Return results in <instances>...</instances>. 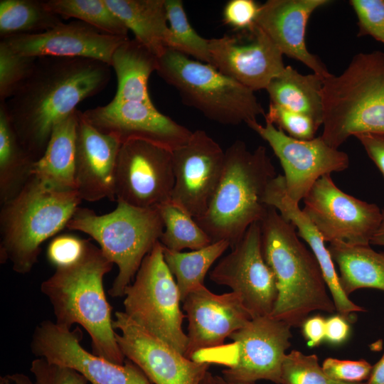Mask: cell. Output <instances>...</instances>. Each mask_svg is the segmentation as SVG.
<instances>
[{"instance_id": "cell-17", "label": "cell", "mask_w": 384, "mask_h": 384, "mask_svg": "<svg viewBox=\"0 0 384 384\" xmlns=\"http://www.w3.org/2000/svg\"><path fill=\"white\" fill-rule=\"evenodd\" d=\"M114 316L112 325L120 332L116 340L122 353L152 384H201L210 364L187 358L124 311H116Z\"/></svg>"}, {"instance_id": "cell-43", "label": "cell", "mask_w": 384, "mask_h": 384, "mask_svg": "<svg viewBox=\"0 0 384 384\" xmlns=\"http://www.w3.org/2000/svg\"><path fill=\"white\" fill-rule=\"evenodd\" d=\"M260 6L253 0H230L224 6L223 21L237 31L250 30L255 24Z\"/></svg>"}, {"instance_id": "cell-28", "label": "cell", "mask_w": 384, "mask_h": 384, "mask_svg": "<svg viewBox=\"0 0 384 384\" xmlns=\"http://www.w3.org/2000/svg\"><path fill=\"white\" fill-rule=\"evenodd\" d=\"M134 38L158 58L166 50L168 21L165 0H104Z\"/></svg>"}, {"instance_id": "cell-6", "label": "cell", "mask_w": 384, "mask_h": 384, "mask_svg": "<svg viewBox=\"0 0 384 384\" xmlns=\"http://www.w3.org/2000/svg\"><path fill=\"white\" fill-rule=\"evenodd\" d=\"M82 200L77 191L49 188L31 176L20 193L1 205L0 260L25 274L38 261L41 245L66 228Z\"/></svg>"}, {"instance_id": "cell-49", "label": "cell", "mask_w": 384, "mask_h": 384, "mask_svg": "<svg viewBox=\"0 0 384 384\" xmlns=\"http://www.w3.org/2000/svg\"><path fill=\"white\" fill-rule=\"evenodd\" d=\"M370 244L384 246V208L382 209V220L370 240Z\"/></svg>"}, {"instance_id": "cell-24", "label": "cell", "mask_w": 384, "mask_h": 384, "mask_svg": "<svg viewBox=\"0 0 384 384\" xmlns=\"http://www.w3.org/2000/svg\"><path fill=\"white\" fill-rule=\"evenodd\" d=\"M264 202L269 206L275 208L282 217L291 223L298 230V235L304 239L310 247L321 270L322 275L333 299L336 311L348 319L356 312L366 310L353 302L343 291L335 269V264L331 254L326 247L322 237L299 207L287 196L283 175H277L270 183Z\"/></svg>"}, {"instance_id": "cell-1", "label": "cell", "mask_w": 384, "mask_h": 384, "mask_svg": "<svg viewBox=\"0 0 384 384\" xmlns=\"http://www.w3.org/2000/svg\"><path fill=\"white\" fill-rule=\"evenodd\" d=\"M110 80L111 66L97 60L36 58L28 79L2 102L19 142L34 161L43 156L55 126Z\"/></svg>"}, {"instance_id": "cell-29", "label": "cell", "mask_w": 384, "mask_h": 384, "mask_svg": "<svg viewBox=\"0 0 384 384\" xmlns=\"http://www.w3.org/2000/svg\"><path fill=\"white\" fill-rule=\"evenodd\" d=\"M323 80L315 73L303 75L288 65L265 89L270 102L309 116L322 125Z\"/></svg>"}, {"instance_id": "cell-7", "label": "cell", "mask_w": 384, "mask_h": 384, "mask_svg": "<svg viewBox=\"0 0 384 384\" xmlns=\"http://www.w3.org/2000/svg\"><path fill=\"white\" fill-rule=\"evenodd\" d=\"M156 72L176 89L183 104L217 123L247 125L265 115L254 91L208 63L166 48Z\"/></svg>"}, {"instance_id": "cell-50", "label": "cell", "mask_w": 384, "mask_h": 384, "mask_svg": "<svg viewBox=\"0 0 384 384\" xmlns=\"http://www.w3.org/2000/svg\"><path fill=\"white\" fill-rule=\"evenodd\" d=\"M216 384H255V383L235 382L225 380L221 375H215Z\"/></svg>"}, {"instance_id": "cell-22", "label": "cell", "mask_w": 384, "mask_h": 384, "mask_svg": "<svg viewBox=\"0 0 384 384\" xmlns=\"http://www.w3.org/2000/svg\"><path fill=\"white\" fill-rule=\"evenodd\" d=\"M121 142L87 122L78 111L75 139V180L82 200L114 201L115 169Z\"/></svg>"}, {"instance_id": "cell-27", "label": "cell", "mask_w": 384, "mask_h": 384, "mask_svg": "<svg viewBox=\"0 0 384 384\" xmlns=\"http://www.w3.org/2000/svg\"><path fill=\"white\" fill-rule=\"evenodd\" d=\"M328 250L338 266L339 283L347 296L361 288L384 291V252H376L370 245L341 242H331Z\"/></svg>"}, {"instance_id": "cell-31", "label": "cell", "mask_w": 384, "mask_h": 384, "mask_svg": "<svg viewBox=\"0 0 384 384\" xmlns=\"http://www.w3.org/2000/svg\"><path fill=\"white\" fill-rule=\"evenodd\" d=\"M229 247V242L225 240L186 252L163 247L164 260L176 279L181 302L189 293L204 285L208 271Z\"/></svg>"}, {"instance_id": "cell-25", "label": "cell", "mask_w": 384, "mask_h": 384, "mask_svg": "<svg viewBox=\"0 0 384 384\" xmlns=\"http://www.w3.org/2000/svg\"><path fill=\"white\" fill-rule=\"evenodd\" d=\"M78 111L75 110L55 126L43 156L35 161L31 171L32 176L58 191H76L75 162Z\"/></svg>"}, {"instance_id": "cell-37", "label": "cell", "mask_w": 384, "mask_h": 384, "mask_svg": "<svg viewBox=\"0 0 384 384\" xmlns=\"http://www.w3.org/2000/svg\"><path fill=\"white\" fill-rule=\"evenodd\" d=\"M37 58L26 56L0 42V102L12 97L31 74Z\"/></svg>"}, {"instance_id": "cell-35", "label": "cell", "mask_w": 384, "mask_h": 384, "mask_svg": "<svg viewBox=\"0 0 384 384\" xmlns=\"http://www.w3.org/2000/svg\"><path fill=\"white\" fill-rule=\"evenodd\" d=\"M168 31L165 45L169 48L210 64L209 39L200 36L189 23L181 0H165Z\"/></svg>"}, {"instance_id": "cell-4", "label": "cell", "mask_w": 384, "mask_h": 384, "mask_svg": "<svg viewBox=\"0 0 384 384\" xmlns=\"http://www.w3.org/2000/svg\"><path fill=\"white\" fill-rule=\"evenodd\" d=\"M277 175L265 146L250 151L242 140L225 151L223 170L206 212L195 218L212 242L225 240L233 248L269 206L264 196Z\"/></svg>"}, {"instance_id": "cell-14", "label": "cell", "mask_w": 384, "mask_h": 384, "mask_svg": "<svg viewBox=\"0 0 384 384\" xmlns=\"http://www.w3.org/2000/svg\"><path fill=\"white\" fill-rule=\"evenodd\" d=\"M82 337L79 327L66 329L45 320L33 331L31 352L37 358L78 372L91 384H152L131 361L116 364L86 351L80 345Z\"/></svg>"}, {"instance_id": "cell-52", "label": "cell", "mask_w": 384, "mask_h": 384, "mask_svg": "<svg viewBox=\"0 0 384 384\" xmlns=\"http://www.w3.org/2000/svg\"><path fill=\"white\" fill-rule=\"evenodd\" d=\"M0 384H1V383H0Z\"/></svg>"}, {"instance_id": "cell-18", "label": "cell", "mask_w": 384, "mask_h": 384, "mask_svg": "<svg viewBox=\"0 0 384 384\" xmlns=\"http://www.w3.org/2000/svg\"><path fill=\"white\" fill-rule=\"evenodd\" d=\"M210 65L252 91L266 89L285 68L283 54L256 24L209 39Z\"/></svg>"}, {"instance_id": "cell-36", "label": "cell", "mask_w": 384, "mask_h": 384, "mask_svg": "<svg viewBox=\"0 0 384 384\" xmlns=\"http://www.w3.org/2000/svg\"><path fill=\"white\" fill-rule=\"evenodd\" d=\"M282 384H366L346 383L333 380L324 371L314 354L297 350L287 353L282 366Z\"/></svg>"}, {"instance_id": "cell-26", "label": "cell", "mask_w": 384, "mask_h": 384, "mask_svg": "<svg viewBox=\"0 0 384 384\" xmlns=\"http://www.w3.org/2000/svg\"><path fill=\"white\" fill-rule=\"evenodd\" d=\"M158 57L135 38H128L115 50L111 67L116 74L117 86L112 100L116 102H152L148 81L156 71Z\"/></svg>"}, {"instance_id": "cell-34", "label": "cell", "mask_w": 384, "mask_h": 384, "mask_svg": "<svg viewBox=\"0 0 384 384\" xmlns=\"http://www.w3.org/2000/svg\"><path fill=\"white\" fill-rule=\"evenodd\" d=\"M157 208L164 227L159 242L165 248L178 252L185 248L196 250L212 243L196 220L171 201Z\"/></svg>"}, {"instance_id": "cell-42", "label": "cell", "mask_w": 384, "mask_h": 384, "mask_svg": "<svg viewBox=\"0 0 384 384\" xmlns=\"http://www.w3.org/2000/svg\"><path fill=\"white\" fill-rule=\"evenodd\" d=\"M88 241L69 234L58 235L48 246V260L55 267L73 263L82 255Z\"/></svg>"}, {"instance_id": "cell-51", "label": "cell", "mask_w": 384, "mask_h": 384, "mask_svg": "<svg viewBox=\"0 0 384 384\" xmlns=\"http://www.w3.org/2000/svg\"><path fill=\"white\" fill-rule=\"evenodd\" d=\"M201 384H216L215 376L208 371L202 380Z\"/></svg>"}, {"instance_id": "cell-48", "label": "cell", "mask_w": 384, "mask_h": 384, "mask_svg": "<svg viewBox=\"0 0 384 384\" xmlns=\"http://www.w3.org/2000/svg\"><path fill=\"white\" fill-rule=\"evenodd\" d=\"M1 384H34L31 379L23 373H14L1 376Z\"/></svg>"}, {"instance_id": "cell-47", "label": "cell", "mask_w": 384, "mask_h": 384, "mask_svg": "<svg viewBox=\"0 0 384 384\" xmlns=\"http://www.w3.org/2000/svg\"><path fill=\"white\" fill-rule=\"evenodd\" d=\"M366 384H384V353L373 366L371 373Z\"/></svg>"}, {"instance_id": "cell-40", "label": "cell", "mask_w": 384, "mask_h": 384, "mask_svg": "<svg viewBox=\"0 0 384 384\" xmlns=\"http://www.w3.org/2000/svg\"><path fill=\"white\" fill-rule=\"evenodd\" d=\"M321 367L333 380L346 383H364L368 380L373 366L366 360L348 361L327 358Z\"/></svg>"}, {"instance_id": "cell-5", "label": "cell", "mask_w": 384, "mask_h": 384, "mask_svg": "<svg viewBox=\"0 0 384 384\" xmlns=\"http://www.w3.org/2000/svg\"><path fill=\"white\" fill-rule=\"evenodd\" d=\"M321 137L338 149L350 137L384 133V53L355 55L339 75L324 79Z\"/></svg>"}, {"instance_id": "cell-15", "label": "cell", "mask_w": 384, "mask_h": 384, "mask_svg": "<svg viewBox=\"0 0 384 384\" xmlns=\"http://www.w3.org/2000/svg\"><path fill=\"white\" fill-rule=\"evenodd\" d=\"M209 276L213 282L238 294L253 318L271 315L277 289L275 277L263 257L260 221L248 228Z\"/></svg>"}, {"instance_id": "cell-32", "label": "cell", "mask_w": 384, "mask_h": 384, "mask_svg": "<svg viewBox=\"0 0 384 384\" xmlns=\"http://www.w3.org/2000/svg\"><path fill=\"white\" fill-rule=\"evenodd\" d=\"M61 19L48 10L43 1H0L1 39L42 33L63 23Z\"/></svg>"}, {"instance_id": "cell-9", "label": "cell", "mask_w": 384, "mask_h": 384, "mask_svg": "<svg viewBox=\"0 0 384 384\" xmlns=\"http://www.w3.org/2000/svg\"><path fill=\"white\" fill-rule=\"evenodd\" d=\"M124 296V312L133 321L184 355L188 337L182 324L186 316L159 240L144 258Z\"/></svg>"}, {"instance_id": "cell-2", "label": "cell", "mask_w": 384, "mask_h": 384, "mask_svg": "<svg viewBox=\"0 0 384 384\" xmlns=\"http://www.w3.org/2000/svg\"><path fill=\"white\" fill-rule=\"evenodd\" d=\"M113 263L102 250L88 241L82 255L55 272L41 285L55 316V324L70 329L78 324L91 338L92 353L116 364L125 357L116 340L111 313L103 287V278Z\"/></svg>"}, {"instance_id": "cell-39", "label": "cell", "mask_w": 384, "mask_h": 384, "mask_svg": "<svg viewBox=\"0 0 384 384\" xmlns=\"http://www.w3.org/2000/svg\"><path fill=\"white\" fill-rule=\"evenodd\" d=\"M358 19V37L369 36L384 44V0H351Z\"/></svg>"}, {"instance_id": "cell-20", "label": "cell", "mask_w": 384, "mask_h": 384, "mask_svg": "<svg viewBox=\"0 0 384 384\" xmlns=\"http://www.w3.org/2000/svg\"><path fill=\"white\" fill-rule=\"evenodd\" d=\"M182 303L188 321L184 356L191 360L197 353L223 346L226 338L253 318L238 294H215L205 285L189 293Z\"/></svg>"}, {"instance_id": "cell-21", "label": "cell", "mask_w": 384, "mask_h": 384, "mask_svg": "<svg viewBox=\"0 0 384 384\" xmlns=\"http://www.w3.org/2000/svg\"><path fill=\"white\" fill-rule=\"evenodd\" d=\"M128 38L104 33L75 20L42 33L18 35L1 41L26 56L91 58L111 66L114 52Z\"/></svg>"}, {"instance_id": "cell-38", "label": "cell", "mask_w": 384, "mask_h": 384, "mask_svg": "<svg viewBox=\"0 0 384 384\" xmlns=\"http://www.w3.org/2000/svg\"><path fill=\"white\" fill-rule=\"evenodd\" d=\"M265 121L276 124L289 136L299 140H310L319 126L309 116L293 112L273 103H270Z\"/></svg>"}, {"instance_id": "cell-30", "label": "cell", "mask_w": 384, "mask_h": 384, "mask_svg": "<svg viewBox=\"0 0 384 384\" xmlns=\"http://www.w3.org/2000/svg\"><path fill=\"white\" fill-rule=\"evenodd\" d=\"M36 161L23 148L0 104V202L10 201L23 189L31 176Z\"/></svg>"}, {"instance_id": "cell-46", "label": "cell", "mask_w": 384, "mask_h": 384, "mask_svg": "<svg viewBox=\"0 0 384 384\" xmlns=\"http://www.w3.org/2000/svg\"><path fill=\"white\" fill-rule=\"evenodd\" d=\"M344 317L334 316L326 320L325 338L333 344H340L348 336L350 326Z\"/></svg>"}, {"instance_id": "cell-8", "label": "cell", "mask_w": 384, "mask_h": 384, "mask_svg": "<svg viewBox=\"0 0 384 384\" xmlns=\"http://www.w3.org/2000/svg\"><path fill=\"white\" fill-rule=\"evenodd\" d=\"M66 228L92 237L108 260L117 265L118 274L108 292L120 297L164 227L158 208H139L117 201L113 211L100 215L78 208Z\"/></svg>"}, {"instance_id": "cell-44", "label": "cell", "mask_w": 384, "mask_h": 384, "mask_svg": "<svg viewBox=\"0 0 384 384\" xmlns=\"http://www.w3.org/2000/svg\"><path fill=\"white\" fill-rule=\"evenodd\" d=\"M355 137L384 177V133L361 134Z\"/></svg>"}, {"instance_id": "cell-33", "label": "cell", "mask_w": 384, "mask_h": 384, "mask_svg": "<svg viewBox=\"0 0 384 384\" xmlns=\"http://www.w3.org/2000/svg\"><path fill=\"white\" fill-rule=\"evenodd\" d=\"M46 8L62 19L75 18L100 31L127 36L128 29L104 0H46Z\"/></svg>"}, {"instance_id": "cell-41", "label": "cell", "mask_w": 384, "mask_h": 384, "mask_svg": "<svg viewBox=\"0 0 384 384\" xmlns=\"http://www.w3.org/2000/svg\"><path fill=\"white\" fill-rule=\"evenodd\" d=\"M34 384H87V380L78 372L36 358L31 365Z\"/></svg>"}, {"instance_id": "cell-12", "label": "cell", "mask_w": 384, "mask_h": 384, "mask_svg": "<svg viewBox=\"0 0 384 384\" xmlns=\"http://www.w3.org/2000/svg\"><path fill=\"white\" fill-rule=\"evenodd\" d=\"M117 201L139 208L171 201L174 186L172 151L143 139L121 144L115 177Z\"/></svg>"}, {"instance_id": "cell-45", "label": "cell", "mask_w": 384, "mask_h": 384, "mask_svg": "<svg viewBox=\"0 0 384 384\" xmlns=\"http://www.w3.org/2000/svg\"><path fill=\"white\" fill-rule=\"evenodd\" d=\"M302 327L307 344L310 347L319 346L325 338L326 320L321 316L306 319Z\"/></svg>"}, {"instance_id": "cell-19", "label": "cell", "mask_w": 384, "mask_h": 384, "mask_svg": "<svg viewBox=\"0 0 384 384\" xmlns=\"http://www.w3.org/2000/svg\"><path fill=\"white\" fill-rule=\"evenodd\" d=\"M83 119L99 132L117 138L143 139L169 149L185 144L192 132L161 113L152 102H116L82 112Z\"/></svg>"}, {"instance_id": "cell-13", "label": "cell", "mask_w": 384, "mask_h": 384, "mask_svg": "<svg viewBox=\"0 0 384 384\" xmlns=\"http://www.w3.org/2000/svg\"><path fill=\"white\" fill-rule=\"evenodd\" d=\"M256 122L247 126L268 143L284 171L285 190L299 204L322 176L346 170L349 166L346 153L327 144L320 137L310 140L294 139L272 123Z\"/></svg>"}, {"instance_id": "cell-10", "label": "cell", "mask_w": 384, "mask_h": 384, "mask_svg": "<svg viewBox=\"0 0 384 384\" xmlns=\"http://www.w3.org/2000/svg\"><path fill=\"white\" fill-rule=\"evenodd\" d=\"M291 326L271 316H256L233 332L231 344L194 355L192 360L224 365L227 380L282 384V366L292 336Z\"/></svg>"}, {"instance_id": "cell-11", "label": "cell", "mask_w": 384, "mask_h": 384, "mask_svg": "<svg viewBox=\"0 0 384 384\" xmlns=\"http://www.w3.org/2000/svg\"><path fill=\"white\" fill-rule=\"evenodd\" d=\"M303 200V212L329 243L370 245L382 220V209L344 193L330 174L320 177Z\"/></svg>"}, {"instance_id": "cell-16", "label": "cell", "mask_w": 384, "mask_h": 384, "mask_svg": "<svg viewBox=\"0 0 384 384\" xmlns=\"http://www.w3.org/2000/svg\"><path fill=\"white\" fill-rule=\"evenodd\" d=\"M174 186L171 202L194 219L209 205L220 178L225 151L205 131L192 132L188 141L172 151Z\"/></svg>"}, {"instance_id": "cell-3", "label": "cell", "mask_w": 384, "mask_h": 384, "mask_svg": "<svg viewBox=\"0 0 384 384\" xmlns=\"http://www.w3.org/2000/svg\"><path fill=\"white\" fill-rule=\"evenodd\" d=\"M260 225L263 257L277 289L270 316L291 327H299L311 312L336 311L319 265L299 240L296 228L272 206L268 207Z\"/></svg>"}, {"instance_id": "cell-23", "label": "cell", "mask_w": 384, "mask_h": 384, "mask_svg": "<svg viewBox=\"0 0 384 384\" xmlns=\"http://www.w3.org/2000/svg\"><path fill=\"white\" fill-rule=\"evenodd\" d=\"M329 0H268L260 6L255 24L283 55L302 62L322 79L331 73L319 58L310 53L305 36L310 16Z\"/></svg>"}]
</instances>
